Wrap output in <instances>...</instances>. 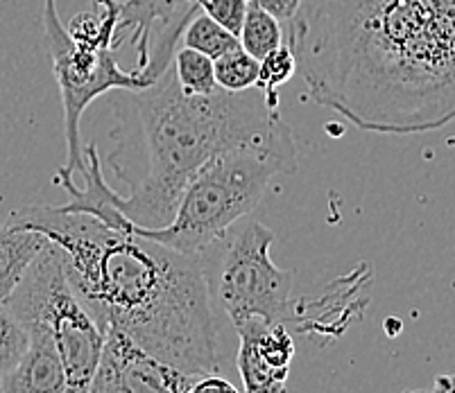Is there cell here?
Listing matches in <instances>:
<instances>
[{"instance_id":"8","label":"cell","mask_w":455,"mask_h":393,"mask_svg":"<svg viewBox=\"0 0 455 393\" xmlns=\"http://www.w3.org/2000/svg\"><path fill=\"white\" fill-rule=\"evenodd\" d=\"M196 378L152 358L121 330L107 328L89 393H186Z\"/></svg>"},{"instance_id":"5","label":"cell","mask_w":455,"mask_h":393,"mask_svg":"<svg viewBox=\"0 0 455 393\" xmlns=\"http://www.w3.org/2000/svg\"><path fill=\"white\" fill-rule=\"evenodd\" d=\"M275 233L256 219H241L225 238L200 254L211 301L241 326L250 318L288 324L292 312V274L272 260Z\"/></svg>"},{"instance_id":"14","label":"cell","mask_w":455,"mask_h":393,"mask_svg":"<svg viewBox=\"0 0 455 393\" xmlns=\"http://www.w3.org/2000/svg\"><path fill=\"white\" fill-rule=\"evenodd\" d=\"M238 43L247 55L260 61L283 45V28L275 16L250 5L241 32H238Z\"/></svg>"},{"instance_id":"20","label":"cell","mask_w":455,"mask_h":393,"mask_svg":"<svg viewBox=\"0 0 455 393\" xmlns=\"http://www.w3.org/2000/svg\"><path fill=\"white\" fill-rule=\"evenodd\" d=\"M247 5L259 7V10L275 16L279 23H288V26H291L292 19H295L297 12H299L301 0H247Z\"/></svg>"},{"instance_id":"4","label":"cell","mask_w":455,"mask_h":393,"mask_svg":"<svg viewBox=\"0 0 455 393\" xmlns=\"http://www.w3.org/2000/svg\"><path fill=\"white\" fill-rule=\"evenodd\" d=\"M297 163L295 140L220 152L188 181L171 224L159 229L132 224L130 231L177 254L200 255L260 204L276 177L292 175Z\"/></svg>"},{"instance_id":"16","label":"cell","mask_w":455,"mask_h":393,"mask_svg":"<svg viewBox=\"0 0 455 393\" xmlns=\"http://www.w3.org/2000/svg\"><path fill=\"white\" fill-rule=\"evenodd\" d=\"M172 73L180 89L188 95H209L218 89L213 59L190 48H177L172 57Z\"/></svg>"},{"instance_id":"24","label":"cell","mask_w":455,"mask_h":393,"mask_svg":"<svg viewBox=\"0 0 455 393\" xmlns=\"http://www.w3.org/2000/svg\"><path fill=\"white\" fill-rule=\"evenodd\" d=\"M403 393H430V391H421V389H408V391Z\"/></svg>"},{"instance_id":"21","label":"cell","mask_w":455,"mask_h":393,"mask_svg":"<svg viewBox=\"0 0 455 393\" xmlns=\"http://www.w3.org/2000/svg\"><path fill=\"white\" fill-rule=\"evenodd\" d=\"M186 393H241L229 380L220 378L218 373L211 375H200V378L193 380Z\"/></svg>"},{"instance_id":"7","label":"cell","mask_w":455,"mask_h":393,"mask_svg":"<svg viewBox=\"0 0 455 393\" xmlns=\"http://www.w3.org/2000/svg\"><path fill=\"white\" fill-rule=\"evenodd\" d=\"M44 30L48 39L57 84L64 106L66 163L60 172L73 177L84 169V145L80 122L91 102L111 90H139L159 80V70L152 66L121 70L116 61V48L107 43H77L68 36L60 19L57 0H44Z\"/></svg>"},{"instance_id":"10","label":"cell","mask_w":455,"mask_h":393,"mask_svg":"<svg viewBox=\"0 0 455 393\" xmlns=\"http://www.w3.org/2000/svg\"><path fill=\"white\" fill-rule=\"evenodd\" d=\"M370 283V267L361 264L354 274L331 283L326 294H322L317 299L292 301L288 324H295L297 328L304 330V334H340V330H345L351 321L363 317V310L370 303V296H367Z\"/></svg>"},{"instance_id":"15","label":"cell","mask_w":455,"mask_h":393,"mask_svg":"<svg viewBox=\"0 0 455 393\" xmlns=\"http://www.w3.org/2000/svg\"><path fill=\"white\" fill-rule=\"evenodd\" d=\"M180 41L184 43V48L202 52V55L211 57V59H218L225 52L234 51L235 45H241L238 43V36L225 30L220 23H215L204 12L202 14H193V19L186 23Z\"/></svg>"},{"instance_id":"18","label":"cell","mask_w":455,"mask_h":393,"mask_svg":"<svg viewBox=\"0 0 455 393\" xmlns=\"http://www.w3.org/2000/svg\"><path fill=\"white\" fill-rule=\"evenodd\" d=\"M297 75V59L288 45H281L275 52L259 61L256 89L266 95V100L279 109V89Z\"/></svg>"},{"instance_id":"25","label":"cell","mask_w":455,"mask_h":393,"mask_svg":"<svg viewBox=\"0 0 455 393\" xmlns=\"http://www.w3.org/2000/svg\"><path fill=\"white\" fill-rule=\"evenodd\" d=\"M0 393H3V387H0Z\"/></svg>"},{"instance_id":"9","label":"cell","mask_w":455,"mask_h":393,"mask_svg":"<svg viewBox=\"0 0 455 393\" xmlns=\"http://www.w3.org/2000/svg\"><path fill=\"white\" fill-rule=\"evenodd\" d=\"M241 349L235 366L241 373L245 393H285L295 358V342L285 324H270L263 318H250L235 326Z\"/></svg>"},{"instance_id":"6","label":"cell","mask_w":455,"mask_h":393,"mask_svg":"<svg viewBox=\"0 0 455 393\" xmlns=\"http://www.w3.org/2000/svg\"><path fill=\"white\" fill-rule=\"evenodd\" d=\"M5 305L23 328L41 330L52 339L73 387H91L100 364L105 330L70 287L60 247L45 244Z\"/></svg>"},{"instance_id":"2","label":"cell","mask_w":455,"mask_h":393,"mask_svg":"<svg viewBox=\"0 0 455 393\" xmlns=\"http://www.w3.org/2000/svg\"><path fill=\"white\" fill-rule=\"evenodd\" d=\"M10 222L60 247L70 287L102 330H121L181 373H218V328L200 255L60 206H26Z\"/></svg>"},{"instance_id":"22","label":"cell","mask_w":455,"mask_h":393,"mask_svg":"<svg viewBox=\"0 0 455 393\" xmlns=\"http://www.w3.org/2000/svg\"><path fill=\"white\" fill-rule=\"evenodd\" d=\"M433 393H455V373L437 375L433 384Z\"/></svg>"},{"instance_id":"13","label":"cell","mask_w":455,"mask_h":393,"mask_svg":"<svg viewBox=\"0 0 455 393\" xmlns=\"http://www.w3.org/2000/svg\"><path fill=\"white\" fill-rule=\"evenodd\" d=\"M45 244L48 240L39 231L23 229L10 219L0 224V303H7Z\"/></svg>"},{"instance_id":"1","label":"cell","mask_w":455,"mask_h":393,"mask_svg":"<svg viewBox=\"0 0 455 393\" xmlns=\"http://www.w3.org/2000/svg\"><path fill=\"white\" fill-rule=\"evenodd\" d=\"M288 48L310 100L358 130L455 120V0H301Z\"/></svg>"},{"instance_id":"3","label":"cell","mask_w":455,"mask_h":393,"mask_svg":"<svg viewBox=\"0 0 455 393\" xmlns=\"http://www.w3.org/2000/svg\"><path fill=\"white\" fill-rule=\"evenodd\" d=\"M109 105L116 147L107 163L130 185L127 197L114 193V206L143 229L171 224L188 181L220 152L295 140L279 109L256 86L188 95L177 84L172 64L155 84L118 90Z\"/></svg>"},{"instance_id":"17","label":"cell","mask_w":455,"mask_h":393,"mask_svg":"<svg viewBox=\"0 0 455 393\" xmlns=\"http://www.w3.org/2000/svg\"><path fill=\"white\" fill-rule=\"evenodd\" d=\"M213 66L215 84H218V89L229 90V93L254 89L256 80H259V61L247 55L241 45H235L234 51L213 59Z\"/></svg>"},{"instance_id":"11","label":"cell","mask_w":455,"mask_h":393,"mask_svg":"<svg viewBox=\"0 0 455 393\" xmlns=\"http://www.w3.org/2000/svg\"><path fill=\"white\" fill-rule=\"evenodd\" d=\"M30 346L12 371L0 375L3 393H77L89 389L73 387L64 371L55 343L41 330H28Z\"/></svg>"},{"instance_id":"12","label":"cell","mask_w":455,"mask_h":393,"mask_svg":"<svg viewBox=\"0 0 455 393\" xmlns=\"http://www.w3.org/2000/svg\"><path fill=\"white\" fill-rule=\"evenodd\" d=\"M196 7H200L197 0H118L116 48H121L123 35L130 32V43L139 52L136 68H146L150 64L152 39L156 32Z\"/></svg>"},{"instance_id":"19","label":"cell","mask_w":455,"mask_h":393,"mask_svg":"<svg viewBox=\"0 0 455 393\" xmlns=\"http://www.w3.org/2000/svg\"><path fill=\"white\" fill-rule=\"evenodd\" d=\"M30 346V334L5 303H0V375L12 371Z\"/></svg>"},{"instance_id":"23","label":"cell","mask_w":455,"mask_h":393,"mask_svg":"<svg viewBox=\"0 0 455 393\" xmlns=\"http://www.w3.org/2000/svg\"><path fill=\"white\" fill-rule=\"evenodd\" d=\"M118 0H91L93 10H105V7H114Z\"/></svg>"}]
</instances>
